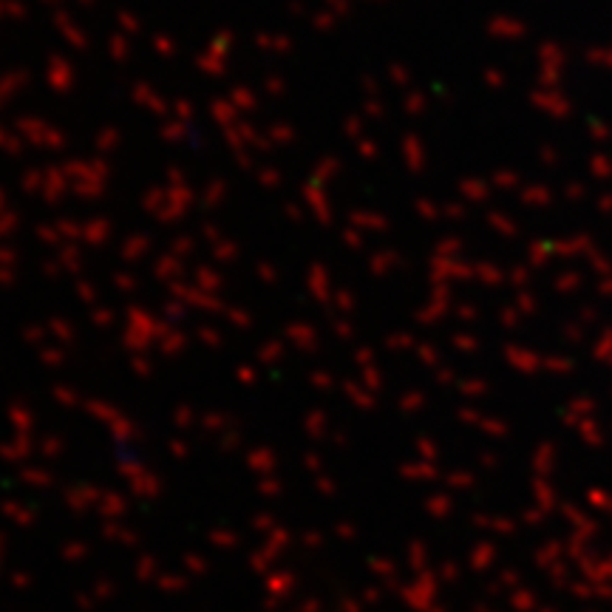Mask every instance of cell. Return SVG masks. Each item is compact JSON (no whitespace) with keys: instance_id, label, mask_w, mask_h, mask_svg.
<instances>
[]
</instances>
